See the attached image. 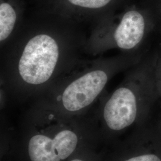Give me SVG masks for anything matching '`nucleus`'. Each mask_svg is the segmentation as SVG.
<instances>
[{"label": "nucleus", "mask_w": 161, "mask_h": 161, "mask_svg": "<svg viewBox=\"0 0 161 161\" xmlns=\"http://www.w3.org/2000/svg\"><path fill=\"white\" fill-rule=\"evenodd\" d=\"M110 64L82 58L36 100L66 115H86L108 82Z\"/></svg>", "instance_id": "nucleus-3"}, {"label": "nucleus", "mask_w": 161, "mask_h": 161, "mask_svg": "<svg viewBox=\"0 0 161 161\" xmlns=\"http://www.w3.org/2000/svg\"><path fill=\"white\" fill-rule=\"evenodd\" d=\"M100 144L95 112L66 115L36 100L24 116L15 152L18 161H68Z\"/></svg>", "instance_id": "nucleus-2"}, {"label": "nucleus", "mask_w": 161, "mask_h": 161, "mask_svg": "<svg viewBox=\"0 0 161 161\" xmlns=\"http://www.w3.org/2000/svg\"><path fill=\"white\" fill-rule=\"evenodd\" d=\"M38 10L78 23L97 22L113 0H36Z\"/></svg>", "instance_id": "nucleus-6"}, {"label": "nucleus", "mask_w": 161, "mask_h": 161, "mask_svg": "<svg viewBox=\"0 0 161 161\" xmlns=\"http://www.w3.org/2000/svg\"><path fill=\"white\" fill-rule=\"evenodd\" d=\"M144 28L143 16L136 10L127 11L113 29H92L86 39L85 54L96 56L103 52L110 42L122 50H131L142 40Z\"/></svg>", "instance_id": "nucleus-5"}, {"label": "nucleus", "mask_w": 161, "mask_h": 161, "mask_svg": "<svg viewBox=\"0 0 161 161\" xmlns=\"http://www.w3.org/2000/svg\"><path fill=\"white\" fill-rule=\"evenodd\" d=\"M81 23L38 10L4 48L1 86L20 102L38 99L82 60Z\"/></svg>", "instance_id": "nucleus-1"}, {"label": "nucleus", "mask_w": 161, "mask_h": 161, "mask_svg": "<svg viewBox=\"0 0 161 161\" xmlns=\"http://www.w3.org/2000/svg\"><path fill=\"white\" fill-rule=\"evenodd\" d=\"M109 147L104 161H161V121L146 122Z\"/></svg>", "instance_id": "nucleus-4"}, {"label": "nucleus", "mask_w": 161, "mask_h": 161, "mask_svg": "<svg viewBox=\"0 0 161 161\" xmlns=\"http://www.w3.org/2000/svg\"><path fill=\"white\" fill-rule=\"evenodd\" d=\"M25 6L22 0H0L1 48L7 46L24 22Z\"/></svg>", "instance_id": "nucleus-7"}]
</instances>
